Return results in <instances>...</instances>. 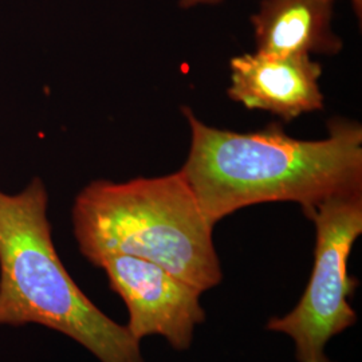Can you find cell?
Returning a JSON list of instances; mask_svg holds the SVG:
<instances>
[{
  "label": "cell",
  "instance_id": "1",
  "mask_svg": "<svg viewBox=\"0 0 362 362\" xmlns=\"http://www.w3.org/2000/svg\"><path fill=\"white\" fill-rule=\"evenodd\" d=\"M191 129L182 177L215 226L243 208L275 202L303 212L341 194L362 192V127L337 118L321 140H298L278 125L252 133L218 129L182 107Z\"/></svg>",
  "mask_w": 362,
  "mask_h": 362
},
{
  "label": "cell",
  "instance_id": "2",
  "mask_svg": "<svg viewBox=\"0 0 362 362\" xmlns=\"http://www.w3.org/2000/svg\"><path fill=\"white\" fill-rule=\"evenodd\" d=\"M73 226L81 254L95 267L112 255L145 259L202 294L223 279L215 226L180 172L93 181L78 194Z\"/></svg>",
  "mask_w": 362,
  "mask_h": 362
},
{
  "label": "cell",
  "instance_id": "3",
  "mask_svg": "<svg viewBox=\"0 0 362 362\" xmlns=\"http://www.w3.org/2000/svg\"><path fill=\"white\" fill-rule=\"evenodd\" d=\"M40 179L0 191V325H42L70 337L101 362H145L140 342L86 297L58 257Z\"/></svg>",
  "mask_w": 362,
  "mask_h": 362
},
{
  "label": "cell",
  "instance_id": "4",
  "mask_svg": "<svg viewBox=\"0 0 362 362\" xmlns=\"http://www.w3.org/2000/svg\"><path fill=\"white\" fill-rule=\"evenodd\" d=\"M303 214L315 227L310 281L297 306L266 327L293 338L298 362H332L327 342L357 322L349 299L358 282L348 260L362 233V192L330 197Z\"/></svg>",
  "mask_w": 362,
  "mask_h": 362
},
{
  "label": "cell",
  "instance_id": "5",
  "mask_svg": "<svg viewBox=\"0 0 362 362\" xmlns=\"http://www.w3.org/2000/svg\"><path fill=\"white\" fill-rule=\"evenodd\" d=\"M97 267L128 308L130 336L139 342L161 336L175 350L189 349L196 326L206 321L199 290L158 264L129 255L106 257Z\"/></svg>",
  "mask_w": 362,
  "mask_h": 362
},
{
  "label": "cell",
  "instance_id": "6",
  "mask_svg": "<svg viewBox=\"0 0 362 362\" xmlns=\"http://www.w3.org/2000/svg\"><path fill=\"white\" fill-rule=\"evenodd\" d=\"M230 70L228 97L247 109L291 121L324 107L322 67L310 55L243 54L233 57Z\"/></svg>",
  "mask_w": 362,
  "mask_h": 362
},
{
  "label": "cell",
  "instance_id": "7",
  "mask_svg": "<svg viewBox=\"0 0 362 362\" xmlns=\"http://www.w3.org/2000/svg\"><path fill=\"white\" fill-rule=\"evenodd\" d=\"M332 0H262L250 22L257 52L276 55L337 54L342 40L333 31Z\"/></svg>",
  "mask_w": 362,
  "mask_h": 362
},
{
  "label": "cell",
  "instance_id": "8",
  "mask_svg": "<svg viewBox=\"0 0 362 362\" xmlns=\"http://www.w3.org/2000/svg\"><path fill=\"white\" fill-rule=\"evenodd\" d=\"M223 0H179V6L181 8H192L197 6H215L219 4Z\"/></svg>",
  "mask_w": 362,
  "mask_h": 362
},
{
  "label": "cell",
  "instance_id": "9",
  "mask_svg": "<svg viewBox=\"0 0 362 362\" xmlns=\"http://www.w3.org/2000/svg\"><path fill=\"white\" fill-rule=\"evenodd\" d=\"M332 1H336V0H332ZM350 4L353 6V10L356 15L358 16V19H361L362 15V0H349Z\"/></svg>",
  "mask_w": 362,
  "mask_h": 362
}]
</instances>
